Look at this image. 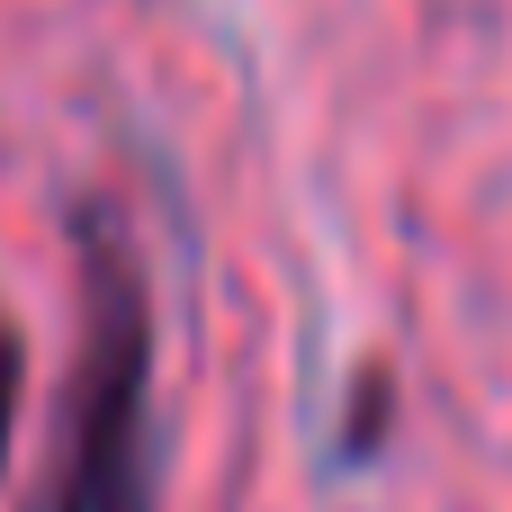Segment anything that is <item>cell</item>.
Wrapping results in <instances>:
<instances>
[{
  "mask_svg": "<svg viewBox=\"0 0 512 512\" xmlns=\"http://www.w3.org/2000/svg\"><path fill=\"white\" fill-rule=\"evenodd\" d=\"M81 360L63 387V450L45 512H153L162 432H153V288L117 216L81 207Z\"/></svg>",
  "mask_w": 512,
  "mask_h": 512,
  "instance_id": "1",
  "label": "cell"
},
{
  "mask_svg": "<svg viewBox=\"0 0 512 512\" xmlns=\"http://www.w3.org/2000/svg\"><path fill=\"white\" fill-rule=\"evenodd\" d=\"M18 369L27 351H18V324L0 315V468H9V423H18Z\"/></svg>",
  "mask_w": 512,
  "mask_h": 512,
  "instance_id": "2",
  "label": "cell"
}]
</instances>
